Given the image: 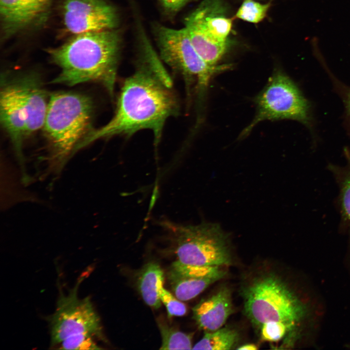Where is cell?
Returning a JSON list of instances; mask_svg holds the SVG:
<instances>
[{"instance_id": "cell-1", "label": "cell", "mask_w": 350, "mask_h": 350, "mask_svg": "<svg viewBox=\"0 0 350 350\" xmlns=\"http://www.w3.org/2000/svg\"><path fill=\"white\" fill-rule=\"evenodd\" d=\"M142 58L135 73L123 83L112 118L102 127L92 129L78 148L101 139L130 136L144 129L151 130L155 143L159 142L166 120L177 113V102L158 55Z\"/></svg>"}, {"instance_id": "cell-2", "label": "cell", "mask_w": 350, "mask_h": 350, "mask_svg": "<svg viewBox=\"0 0 350 350\" xmlns=\"http://www.w3.org/2000/svg\"><path fill=\"white\" fill-rule=\"evenodd\" d=\"M121 41L115 29L88 32L50 49L51 58L60 70L52 83L72 86L96 82L113 96Z\"/></svg>"}, {"instance_id": "cell-3", "label": "cell", "mask_w": 350, "mask_h": 350, "mask_svg": "<svg viewBox=\"0 0 350 350\" xmlns=\"http://www.w3.org/2000/svg\"><path fill=\"white\" fill-rule=\"evenodd\" d=\"M245 315L260 328L269 321L285 323L296 334L306 307L287 283L272 272L259 274L241 288Z\"/></svg>"}, {"instance_id": "cell-4", "label": "cell", "mask_w": 350, "mask_h": 350, "mask_svg": "<svg viewBox=\"0 0 350 350\" xmlns=\"http://www.w3.org/2000/svg\"><path fill=\"white\" fill-rule=\"evenodd\" d=\"M92 108L91 100L84 94L58 92L51 95L42 128L55 157L67 156L92 129Z\"/></svg>"}, {"instance_id": "cell-5", "label": "cell", "mask_w": 350, "mask_h": 350, "mask_svg": "<svg viewBox=\"0 0 350 350\" xmlns=\"http://www.w3.org/2000/svg\"><path fill=\"white\" fill-rule=\"evenodd\" d=\"M158 225L171 243L180 262L193 265L228 266L232 262L228 237L216 224H178L166 219Z\"/></svg>"}, {"instance_id": "cell-6", "label": "cell", "mask_w": 350, "mask_h": 350, "mask_svg": "<svg viewBox=\"0 0 350 350\" xmlns=\"http://www.w3.org/2000/svg\"><path fill=\"white\" fill-rule=\"evenodd\" d=\"M154 32L161 58L182 76L188 95L194 86L198 98L202 99L211 79L230 67L227 64L209 65L194 48L185 27L174 29L156 24Z\"/></svg>"}, {"instance_id": "cell-7", "label": "cell", "mask_w": 350, "mask_h": 350, "mask_svg": "<svg viewBox=\"0 0 350 350\" xmlns=\"http://www.w3.org/2000/svg\"><path fill=\"white\" fill-rule=\"evenodd\" d=\"M256 112L239 135L245 138L260 122L290 119L299 122L311 131L313 117L310 102L296 84L283 70H275L255 99Z\"/></svg>"}, {"instance_id": "cell-8", "label": "cell", "mask_w": 350, "mask_h": 350, "mask_svg": "<svg viewBox=\"0 0 350 350\" xmlns=\"http://www.w3.org/2000/svg\"><path fill=\"white\" fill-rule=\"evenodd\" d=\"M232 24L224 0H203L185 18L184 27L201 57L216 66L230 46Z\"/></svg>"}, {"instance_id": "cell-9", "label": "cell", "mask_w": 350, "mask_h": 350, "mask_svg": "<svg viewBox=\"0 0 350 350\" xmlns=\"http://www.w3.org/2000/svg\"><path fill=\"white\" fill-rule=\"evenodd\" d=\"M89 272L81 274L67 294L60 291L55 311L48 319L51 346H57L67 338L79 334L103 339L100 319L89 297L80 298L78 296L79 286Z\"/></svg>"}, {"instance_id": "cell-10", "label": "cell", "mask_w": 350, "mask_h": 350, "mask_svg": "<svg viewBox=\"0 0 350 350\" xmlns=\"http://www.w3.org/2000/svg\"><path fill=\"white\" fill-rule=\"evenodd\" d=\"M35 102L28 74L3 81L0 95V122L18 152L34 117Z\"/></svg>"}, {"instance_id": "cell-11", "label": "cell", "mask_w": 350, "mask_h": 350, "mask_svg": "<svg viewBox=\"0 0 350 350\" xmlns=\"http://www.w3.org/2000/svg\"><path fill=\"white\" fill-rule=\"evenodd\" d=\"M64 25L75 35L115 29L119 22L117 10L104 0H65Z\"/></svg>"}, {"instance_id": "cell-12", "label": "cell", "mask_w": 350, "mask_h": 350, "mask_svg": "<svg viewBox=\"0 0 350 350\" xmlns=\"http://www.w3.org/2000/svg\"><path fill=\"white\" fill-rule=\"evenodd\" d=\"M51 0H0L3 32L11 36L40 22L47 15Z\"/></svg>"}, {"instance_id": "cell-13", "label": "cell", "mask_w": 350, "mask_h": 350, "mask_svg": "<svg viewBox=\"0 0 350 350\" xmlns=\"http://www.w3.org/2000/svg\"><path fill=\"white\" fill-rule=\"evenodd\" d=\"M193 316L198 327L205 332L216 330L223 326L233 312L230 289L223 286L193 308Z\"/></svg>"}, {"instance_id": "cell-14", "label": "cell", "mask_w": 350, "mask_h": 350, "mask_svg": "<svg viewBox=\"0 0 350 350\" xmlns=\"http://www.w3.org/2000/svg\"><path fill=\"white\" fill-rule=\"evenodd\" d=\"M346 163L337 165L330 163L327 166L337 184L338 194L337 204L340 216L339 229L350 235V150H344Z\"/></svg>"}, {"instance_id": "cell-15", "label": "cell", "mask_w": 350, "mask_h": 350, "mask_svg": "<svg viewBox=\"0 0 350 350\" xmlns=\"http://www.w3.org/2000/svg\"><path fill=\"white\" fill-rule=\"evenodd\" d=\"M167 278L175 296L181 301L193 298L217 281L184 274L171 267L168 271Z\"/></svg>"}, {"instance_id": "cell-16", "label": "cell", "mask_w": 350, "mask_h": 350, "mask_svg": "<svg viewBox=\"0 0 350 350\" xmlns=\"http://www.w3.org/2000/svg\"><path fill=\"white\" fill-rule=\"evenodd\" d=\"M160 266L155 262H149L140 271L137 279V286L144 302L149 306L158 309L161 301L158 291V280L164 277Z\"/></svg>"}, {"instance_id": "cell-17", "label": "cell", "mask_w": 350, "mask_h": 350, "mask_svg": "<svg viewBox=\"0 0 350 350\" xmlns=\"http://www.w3.org/2000/svg\"><path fill=\"white\" fill-rule=\"evenodd\" d=\"M240 337L239 332L230 327L205 332L202 339L192 347L193 350H228L237 346Z\"/></svg>"}, {"instance_id": "cell-18", "label": "cell", "mask_w": 350, "mask_h": 350, "mask_svg": "<svg viewBox=\"0 0 350 350\" xmlns=\"http://www.w3.org/2000/svg\"><path fill=\"white\" fill-rule=\"evenodd\" d=\"M162 338L160 350L192 349V335L182 332L166 324L159 322Z\"/></svg>"}, {"instance_id": "cell-19", "label": "cell", "mask_w": 350, "mask_h": 350, "mask_svg": "<svg viewBox=\"0 0 350 350\" xmlns=\"http://www.w3.org/2000/svg\"><path fill=\"white\" fill-rule=\"evenodd\" d=\"M269 3L262 4L253 0H245L238 9L236 17L253 23H258L266 16Z\"/></svg>"}, {"instance_id": "cell-20", "label": "cell", "mask_w": 350, "mask_h": 350, "mask_svg": "<svg viewBox=\"0 0 350 350\" xmlns=\"http://www.w3.org/2000/svg\"><path fill=\"white\" fill-rule=\"evenodd\" d=\"M261 337L264 341L277 342L285 336L289 337L290 344L296 334L285 323L278 321H269L263 324L261 328Z\"/></svg>"}, {"instance_id": "cell-21", "label": "cell", "mask_w": 350, "mask_h": 350, "mask_svg": "<svg viewBox=\"0 0 350 350\" xmlns=\"http://www.w3.org/2000/svg\"><path fill=\"white\" fill-rule=\"evenodd\" d=\"M164 277H161L158 282V291L161 302L165 305L169 317L180 316L186 314L187 307L175 296L163 286Z\"/></svg>"}, {"instance_id": "cell-22", "label": "cell", "mask_w": 350, "mask_h": 350, "mask_svg": "<svg viewBox=\"0 0 350 350\" xmlns=\"http://www.w3.org/2000/svg\"><path fill=\"white\" fill-rule=\"evenodd\" d=\"M93 336L79 334L70 336L62 341L57 346L63 350H97L101 349L93 340Z\"/></svg>"}, {"instance_id": "cell-23", "label": "cell", "mask_w": 350, "mask_h": 350, "mask_svg": "<svg viewBox=\"0 0 350 350\" xmlns=\"http://www.w3.org/2000/svg\"><path fill=\"white\" fill-rule=\"evenodd\" d=\"M195 0H158L164 11L175 15L189 3Z\"/></svg>"}, {"instance_id": "cell-24", "label": "cell", "mask_w": 350, "mask_h": 350, "mask_svg": "<svg viewBox=\"0 0 350 350\" xmlns=\"http://www.w3.org/2000/svg\"><path fill=\"white\" fill-rule=\"evenodd\" d=\"M338 90L341 94L345 109L347 120L350 124V87L336 83Z\"/></svg>"}, {"instance_id": "cell-25", "label": "cell", "mask_w": 350, "mask_h": 350, "mask_svg": "<svg viewBox=\"0 0 350 350\" xmlns=\"http://www.w3.org/2000/svg\"><path fill=\"white\" fill-rule=\"evenodd\" d=\"M257 349V346L253 344H245L237 348V350H255Z\"/></svg>"}]
</instances>
